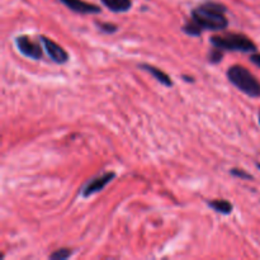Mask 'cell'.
I'll return each mask as SVG.
<instances>
[{
    "instance_id": "cell-1",
    "label": "cell",
    "mask_w": 260,
    "mask_h": 260,
    "mask_svg": "<svg viewBox=\"0 0 260 260\" xmlns=\"http://www.w3.org/2000/svg\"><path fill=\"white\" fill-rule=\"evenodd\" d=\"M226 5L216 2H207L190 12V19L185 22L182 30L190 37H200L203 30H223L229 27Z\"/></svg>"
},
{
    "instance_id": "cell-2",
    "label": "cell",
    "mask_w": 260,
    "mask_h": 260,
    "mask_svg": "<svg viewBox=\"0 0 260 260\" xmlns=\"http://www.w3.org/2000/svg\"><path fill=\"white\" fill-rule=\"evenodd\" d=\"M226 75H228L229 81L234 86H236L241 93L250 98L260 96V81L250 70L241 65H233L229 68Z\"/></svg>"
},
{
    "instance_id": "cell-3",
    "label": "cell",
    "mask_w": 260,
    "mask_h": 260,
    "mask_svg": "<svg viewBox=\"0 0 260 260\" xmlns=\"http://www.w3.org/2000/svg\"><path fill=\"white\" fill-rule=\"evenodd\" d=\"M210 43L213 47L222 51H236V52H255L256 45L243 33H223L215 35L210 38Z\"/></svg>"
},
{
    "instance_id": "cell-4",
    "label": "cell",
    "mask_w": 260,
    "mask_h": 260,
    "mask_svg": "<svg viewBox=\"0 0 260 260\" xmlns=\"http://www.w3.org/2000/svg\"><path fill=\"white\" fill-rule=\"evenodd\" d=\"M15 46H17L18 51L22 53L25 57L30 58V60H41L43 57V51L41 47L42 43H38L36 41H33L29 36L27 35H20L17 36L14 40Z\"/></svg>"
},
{
    "instance_id": "cell-5",
    "label": "cell",
    "mask_w": 260,
    "mask_h": 260,
    "mask_svg": "<svg viewBox=\"0 0 260 260\" xmlns=\"http://www.w3.org/2000/svg\"><path fill=\"white\" fill-rule=\"evenodd\" d=\"M116 178V173L114 172H107L104 174L99 175V177L93 178V179L89 180L88 183L83 185L80 190V194L83 198H89L91 196L96 194L99 193L101 190H103L112 180Z\"/></svg>"
},
{
    "instance_id": "cell-6",
    "label": "cell",
    "mask_w": 260,
    "mask_h": 260,
    "mask_svg": "<svg viewBox=\"0 0 260 260\" xmlns=\"http://www.w3.org/2000/svg\"><path fill=\"white\" fill-rule=\"evenodd\" d=\"M40 42L42 43V47L45 48L46 53L48 55V57L53 61L55 63H66L69 61V53L62 46H60L58 43H56L55 41L50 40L46 36H40Z\"/></svg>"
},
{
    "instance_id": "cell-7",
    "label": "cell",
    "mask_w": 260,
    "mask_h": 260,
    "mask_svg": "<svg viewBox=\"0 0 260 260\" xmlns=\"http://www.w3.org/2000/svg\"><path fill=\"white\" fill-rule=\"evenodd\" d=\"M60 2L78 14H99V13H102L101 7L84 2V0H60Z\"/></svg>"
},
{
    "instance_id": "cell-8",
    "label": "cell",
    "mask_w": 260,
    "mask_h": 260,
    "mask_svg": "<svg viewBox=\"0 0 260 260\" xmlns=\"http://www.w3.org/2000/svg\"><path fill=\"white\" fill-rule=\"evenodd\" d=\"M139 68L142 69V70L147 71L152 78H155V80H157L164 86H168V88H172L173 86V80L170 79V76L168 75L165 71L160 70L159 68H156V66H152L150 65V63H140Z\"/></svg>"
},
{
    "instance_id": "cell-9",
    "label": "cell",
    "mask_w": 260,
    "mask_h": 260,
    "mask_svg": "<svg viewBox=\"0 0 260 260\" xmlns=\"http://www.w3.org/2000/svg\"><path fill=\"white\" fill-rule=\"evenodd\" d=\"M102 4L113 13H126L132 8V0H101Z\"/></svg>"
},
{
    "instance_id": "cell-10",
    "label": "cell",
    "mask_w": 260,
    "mask_h": 260,
    "mask_svg": "<svg viewBox=\"0 0 260 260\" xmlns=\"http://www.w3.org/2000/svg\"><path fill=\"white\" fill-rule=\"evenodd\" d=\"M207 206L213 210L215 212L221 213V215H231L234 211V206L233 203L229 202L226 200H212V201H208Z\"/></svg>"
},
{
    "instance_id": "cell-11",
    "label": "cell",
    "mask_w": 260,
    "mask_h": 260,
    "mask_svg": "<svg viewBox=\"0 0 260 260\" xmlns=\"http://www.w3.org/2000/svg\"><path fill=\"white\" fill-rule=\"evenodd\" d=\"M74 254V251L71 249L68 248H62V249H57L53 253H51V255L48 256L51 260H66L70 258L71 255Z\"/></svg>"
},
{
    "instance_id": "cell-12",
    "label": "cell",
    "mask_w": 260,
    "mask_h": 260,
    "mask_svg": "<svg viewBox=\"0 0 260 260\" xmlns=\"http://www.w3.org/2000/svg\"><path fill=\"white\" fill-rule=\"evenodd\" d=\"M223 58V51L220 50V48L217 47H213L211 48L210 53H208V61H210L211 63H220L221 61H222Z\"/></svg>"
},
{
    "instance_id": "cell-13",
    "label": "cell",
    "mask_w": 260,
    "mask_h": 260,
    "mask_svg": "<svg viewBox=\"0 0 260 260\" xmlns=\"http://www.w3.org/2000/svg\"><path fill=\"white\" fill-rule=\"evenodd\" d=\"M95 24L98 25V28L102 30V32L107 33V35H112V33H116L117 30H118V27H117L116 24H113V23L96 22Z\"/></svg>"
},
{
    "instance_id": "cell-14",
    "label": "cell",
    "mask_w": 260,
    "mask_h": 260,
    "mask_svg": "<svg viewBox=\"0 0 260 260\" xmlns=\"http://www.w3.org/2000/svg\"><path fill=\"white\" fill-rule=\"evenodd\" d=\"M230 174L234 175V177H236V178H240V179H246V180L254 179L253 175L249 174V173L245 172L244 169H238V168H235V169H231Z\"/></svg>"
},
{
    "instance_id": "cell-15",
    "label": "cell",
    "mask_w": 260,
    "mask_h": 260,
    "mask_svg": "<svg viewBox=\"0 0 260 260\" xmlns=\"http://www.w3.org/2000/svg\"><path fill=\"white\" fill-rule=\"evenodd\" d=\"M250 61L260 69V53H253L250 56Z\"/></svg>"
},
{
    "instance_id": "cell-16",
    "label": "cell",
    "mask_w": 260,
    "mask_h": 260,
    "mask_svg": "<svg viewBox=\"0 0 260 260\" xmlns=\"http://www.w3.org/2000/svg\"><path fill=\"white\" fill-rule=\"evenodd\" d=\"M182 79L184 81H187V83H193V81H194V79H193L192 76H188V75H183Z\"/></svg>"
},
{
    "instance_id": "cell-17",
    "label": "cell",
    "mask_w": 260,
    "mask_h": 260,
    "mask_svg": "<svg viewBox=\"0 0 260 260\" xmlns=\"http://www.w3.org/2000/svg\"><path fill=\"white\" fill-rule=\"evenodd\" d=\"M256 168H258V169L260 170V164H259V162H258V164H256Z\"/></svg>"
},
{
    "instance_id": "cell-18",
    "label": "cell",
    "mask_w": 260,
    "mask_h": 260,
    "mask_svg": "<svg viewBox=\"0 0 260 260\" xmlns=\"http://www.w3.org/2000/svg\"><path fill=\"white\" fill-rule=\"evenodd\" d=\"M259 124H260V116H259Z\"/></svg>"
}]
</instances>
